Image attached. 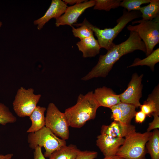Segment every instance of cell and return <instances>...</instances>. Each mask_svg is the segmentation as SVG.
I'll return each instance as SVG.
<instances>
[{
  "mask_svg": "<svg viewBox=\"0 0 159 159\" xmlns=\"http://www.w3.org/2000/svg\"><path fill=\"white\" fill-rule=\"evenodd\" d=\"M102 159H125L119 156L115 155L114 156L105 157Z\"/></svg>",
  "mask_w": 159,
  "mask_h": 159,
  "instance_id": "33",
  "label": "cell"
},
{
  "mask_svg": "<svg viewBox=\"0 0 159 159\" xmlns=\"http://www.w3.org/2000/svg\"><path fill=\"white\" fill-rule=\"evenodd\" d=\"M75 28L71 26L72 32L74 37L80 38V40L90 37L93 35V32L89 27L85 25H79Z\"/></svg>",
  "mask_w": 159,
  "mask_h": 159,
  "instance_id": "26",
  "label": "cell"
},
{
  "mask_svg": "<svg viewBox=\"0 0 159 159\" xmlns=\"http://www.w3.org/2000/svg\"><path fill=\"white\" fill-rule=\"evenodd\" d=\"M149 4L140 8L139 11L143 20H151L159 15V0H151Z\"/></svg>",
  "mask_w": 159,
  "mask_h": 159,
  "instance_id": "20",
  "label": "cell"
},
{
  "mask_svg": "<svg viewBox=\"0 0 159 159\" xmlns=\"http://www.w3.org/2000/svg\"><path fill=\"white\" fill-rule=\"evenodd\" d=\"M33 159H46L42 153V148L40 147L37 146L34 149Z\"/></svg>",
  "mask_w": 159,
  "mask_h": 159,
  "instance_id": "30",
  "label": "cell"
},
{
  "mask_svg": "<svg viewBox=\"0 0 159 159\" xmlns=\"http://www.w3.org/2000/svg\"><path fill=\"white\" fill-rule=\"evenodd\" d=\"M46 108L44 107L37 106L29 116L32 124L27 131L28 133L37 131L45 125V117L44 112Z\"/></svg>",
  "mask_w": 159,
  "mask_h": 159,
  "instance_id": "17",
  "label": "cell"
},
{
  "mask_svg": "<svg viewBox=\"0 0 159 159\" xmlns=\"http://www.w3.org/2000/svg\"><path fill=\"white\" fill-rule=\"evenodd\" d=\"M94 9L109 11L120 6L121 0H95Z\"/></svg>",
  "mask_w": 159,
  "mask_h": 159,
  "instance_id": "24",
  "label": "cell"
},
{
  "mask_svg": "<svg viewBox=\"0 0 159 159\" xmlns=\"http://www.w3.org/2000/svg\"><path fill=\"white\" fill-rule=\"evenodd\" d=\"M143 74L139 75L133 74L127 89L119 95L121 102L132 105L136 108L141 105L140 101L142 97L143 85L142 83Z\"/></svg>",
  "mask_w": 159,
  "mask_h": 159,
  "instance_id": "9",
  "label": "cell"
},
{
  "mask_svg": "<svg viewBox=\"0 0 159 159\" xmlns=\"http://www.w3.org/2000/svg\"><path fill=\"white\" fill-rule=\"evenodd\" d=\"M97 155V152L96 151L80 150L75 159H94Z\"/></svg>",
  "mask_w": 159,
  "mask_h": 159,
  "instance_id": "27",
  "label": "cell"
},
{
  "mask_svg": "<svg viewBox=\"0 0 159 159\" xmlns=\"http://www.w3.org/2000/svg\"><path fill=\"white\" fill-rule=\"evenodd\" d=\"M146 115L141 110L136 112L135 116V120L136 123H141L144 122Z\"/></svg>",
  "mask_w": 159,
  "mask_h": 159,
  "instance_id": "29",
  "label": "cell"
},
{
  "mask_svg": "<svg viewBox=\"0 0 159 159\" xmlns=\"http://www.w3.org/2000/svg\"><path fill=\"white\" fill-rule=\"evenodd\" d=\"M152 115L154 117L153 120L149 123L147 131L150 132L152 130L158 129L159 128V114L154 113Z\"/></svg>",
  "mask_w": 159,
  "mask_h": 159,
  "instance_id": "28",
  "label": "cell"
},
{
  "mask_svg": "<svg viewBox=\"0 0 159 159\" xmlns=\"http://www.w3.org/2000/svg\"><path fill=\"white\" fill-rule=\"evenodd\" d=\"M76 44L84 58L95 57L99 53L101 48L94 35L80 40Z\"/></svg>",
  "mask_w": 159,
  "mask_h": 159,
  "instance_id": "16",
  "label": "cell"
},
{
  "mask_svg": "<svg viewBox=\"0 0 159 159\" xmlns=\"http://www.w3.org/2000/svg\"><path fill=\"white\" fill-rule=\"evenodd\" d=\"M152 132L134 131L125 137L116 155L125 159H146L145 145Z\"/></svg>",
  "mask_w": 159,
  "mask_h": 159,
  "instance_id": "4",
  "label": "cell"
},
{
  "mask_svg": "<svg viewBox=\"0 0 159 159\" xmlns=\"http://www.w3.org/2000/svg\"><path fill=\"white\" fill-rule=\"evenodd\" d=\"M45 126L57 136L64 140L68 139L69 126L67 117L53 103H49L47 109Z\"/></svg>",
  "mask_w": 159,
  "mask_h": 159,
  "instance_id": "7",
  "label": "cell"
},
{
  "mask_svg": "<svg viewBox=\"0 0 159 159\" xmlns=\"http://www.w3.org/2000/svg\"><path fill=\"white\" fill-rule=\"evenodd\" d=\"M68 6L61 0H52L51 5L43 16L34 21L37 28L40 30L43 28L45 24L50 19H56L60 17L65 12Z\"/></svg>",
  "mask_w": 159,
  "mask_h": 159,
  "instance_id": "12",
  "label": "cell"
},
{
  "mask_svg": "<svg viewBox=\"0 0 159 159\" xmlns=\"http://www.w3.org/2000/svg\"><path fill=\"white\" fill-rule=\"evenodd\" d=\"M13 156L12 153H9L5 155L0 154V159H11Z\"/></svg>",
  "mask_w": 159,
  "mask_h": 159,
  "instance_id": "32",
  "label": "cell"
},
{
  "mask_svg": "<svg viewBox=\"0 0 159 159\" xmlns=\"http://www.w3.org/2000/svg\"><path fill=\"white\" fill-rule=\"evenodd\" d=\"M136 23L139 24L130 25L127 29L138 34L145 44L147 56L152 52L154 47L159 42V15L151 20L142 19L132 22V25Z\"/></svg>",
  "mask_w": 159,
  "mask_h": 159,
  "instance_id": "5",
  "label": "cell"
},
{
  "mask_svg": "<svg viewBox=\"0 0 159 159\" xmlns=\"http://www.w3.org/2000/svg\"><path fill=\"white\" fill-rule=\"evenodd\" d=\"M87 1L85 0H64L63 1L67 5V4L70 5H73L74 4H76L81 3Z\"/></svg>",
  "mask_w": 159,
  "mask_h": 159,
  "instance_id": "31",
  "label": "cell"
},
{
  "mask_svg": "<svg viewBox=\"0 0 159 159\" xmlns=\"http://www.w3.org/2000/svg\"><path fill=\"white\" fill-rule=\"evenodd\" d=\"M100 107L92 91L85 95L80 94L76 104L65 110L69 126L76 128L82 127L87 121L95 118Z\"/></svg>",
  "mask_w": 159,
  "mask_h": 159,
  "instance_id": "2",
  "label": "cell"
},
{
  "mask_svg": "<svg viewBox=\"0 0 159 159\" xmlns=\"http://www.w3.org/2000/svg\"><path fill=\"white\" fill-rule=\"evenodd\" d=\"M146 116L151 117L154 113L159 114V85L153 89L146 100L140 107Z\"/></svg>",
  "mask_w": 159,
  "mask_h": 159,
  "instance_id": "15",
  "label": "cell"
},
{
  "mask_svg": "<svg viewBox=\"0 0 159 159\" xmlns=\"http://www.w3.org/2000/svg\"><path fill=\"white\" fill-rule=\"evenodd\" d=\"M136 50L146 52L145 44L138 34L131 31L125 41L118 44H115L105 54L100 55L97 64L82 80L87 81L94 78L106 77L114 64L122 57Z\"/></svg>",
  "mask_w": 159,
  "mask_h": 159,
  "instance_id": "1",
  "label": "cell"
},
{
  "mask_svg": "<svg viewBox=\"0 0 159 159\" xmlns=\"http://www.w3.org/2000/svg\"><path fill=\"white\" fill-rule=\"evenodd\" d=\"M159 62V48L153 50L149 55L143 59L136 58L132 63L127 67H130L138 66H147L153 71L155 65Z\"/></svg>",
  "mask_w": 159,
  "mask_h": 159,
  "instance_id": "21",
  "label": "cell"
},
{
  "mask_svg": "<svg viewBox=\"0 0 159 159\" xmlns=\"http://www.w3.org/2000/svg\"><path fill=\"white\" fill-rule=\"evenodd\" d=\"M80 150L75 145L70 144L61 147L53 152L49 159H75Z\"/></svg>",
  "mask_w": 159,
  "mask_h": 159,
  "instance_id": "18",
  "label": "cell"
},
{
  "mask_svg": "<svg viewBox=\"0 0 159 159\" xmlns=\"http://www.w3.org/2000/svg\"><path fill=\"white\" fill-rule=\"evenodd\" d=\"M95 4V0H87L72 6H68L64 14L56 19V26L68 25L72 26V25L77 23L79 17L86 9L94 6Z\"/></svg>",
  "mask_w": 159,
  "mask_h": 159,
  "instance_id": "10",
  "label": "cell"
},
{
  "mask_svg": "<svg viewBox=\"0 0 159 159\" xmlns=\"http://www.w3.org/2000/svg\"><path fill=\"white\" fill-rule=\"evenodd\" d=\"M151 0H124L121 2L120 6L123 7L128 12L139 11L141 6L149 3Z\"/></svg>",
  "mask_w": 159,
  "mask_h": 159,
  "instance_id": "25",
  "label": "cell"
},
{
  "mask_svg": "<svg viewBox=\"0 0 159 159\" xmlns=\"http://www.w3.org/2000/svg\"><path fill=\"white\" fill-rule=\"evenodd\" d=\"M93 94L100 107L110 108L121 102L119 95L105 86L95 89Z\"/></svg>",
  "mask_w": 159,
  "mask_h": 159,
  "instance_id": "13",
  "label": "cell"
},
{
  "mask_svg": "<svg viewBox=\"0 0 159 159\" xmlns=\"http://www.w3.org/2000/svg\"><path fill=\"white\" fill-rule=\"evenodd\" d=\"M41 96L40 94H35L33 88L26 89L20 87L13 102L14 112L20 117H29L37 107Z\"/></svg>",
  "mask_w": 159,
  "mask_h": 159,
  "instance_id": "8",
  "label": "cell"
},
{
  "mask_svg": "<svg viewBox=\"0 0 159 159\" xmlns=\"http://www.w3.org/2000/svg\"><path fill=\"white\" fill-rule=\"evenodd\" d=\"M136 131L135 126L113 121L109 125H103L101 134H105L114 137L124 138Z\"/></svg>",
  "mask_w": 159,
  "mask_h": 159,
  "instance_id": "14",
  "label": "cell"
},
{
  "mask_svg": "<svg viewBox=\"0 0 159 159\" xmlns=\"http://www.w3.org/2000/svg\"><path fill=\"white\" fill-rule=\"evenodd\" d=\"M17 119L4 104L0 102V125H5L16 122Z\"/></svg>",
  "mask_w": 159,
  "mask_h": 159,
  "instance_id": "23",
  "label": "cell"
},
{
  "mask_svg": "<svg viewBox=\"0 0 159 159\" xmlns=\"http://www.w3.org/2000/svg\"><path fill=\"white\" fill-rule=\"evenodd\" d=\"M117 105L121 110V120L120 122L126 124H130L136 112V107L132 105L121 102Z\"/></svg>",
  "mask_w": 159,
  "mask_h": 159,
  "instance_id": "22",
  "label": "cell"
},
{
  "mask_svg": "<svg viewBox=\"0 0 159 159\" xmlns=\"http://www.w3.org/2000/svg\"><path fill=\"white\" fill-rule=\"evenodd\" d=\"M27 142L32 149L34 150L37 146L44 147V155L48 158L54 151L66 145L65 140L59 138L45 126L37 131L29 133Z\"/></svg>",
  "mask_w": 159,
  "mask_h": 159,
  "instance_id": "6",
  "label": "cell"
},
{
  "mask_svg": "<svg viewBox=\"0 0 159 159\" xmlns=\"http://www.w3.org/2000/svg\"><path fill=\"white\" fill-rule=\"evenodd\" d=\"M147 153L151 159H159V131L153 130L145 145Z\"/></svg>",
  "mask_w": 159,
  "mask_h": 159,
  "instance_id": "19",
  "label": "cell"
},
{
  "mask_svg": "<svg viewBox=\"0 0 159 159\" xmlns=\"http://www.w3.org/2000/svg\"><path fill=\"white\" fill-rule=\"evenodd\" d=\"M124 138L114 137L101 134L97 137L96 144L105 157L115 155L124 143Z\"/></svg>",
  "mask_w": 159,
  "mask_h": 159,
  "instance_id": "11",
  "label": "cell"
},
{
  "mask_svg": "<svg viewBox=\"0 0 159 159\" xmlns=\"http://www.w3.org/2000/svg\"><path fill=\"white\" fill-rule=\"evenodd\" d=\"M140 11L128 12L125 9L122 15L117 20V24L112 28L100 29L91 24L85 18L82 22L74 24L76 26L85 25L90 28L97 37L100 48H104L108 50L115 44L113 41L119 34L128 23L132 20L141 17Z\"/></svg>",
  "mask_w": 159,
  "mask_h": 159,
  "instance_id": "3",
  "label": "cell"
},
{
  "mask_svg": "<svg viewBox=\"0 0 159 159\" xmlns=\"http://www.w3.org/2000/svg\"><path fill=\"white\" fill-rule=\"evenodd\" d=\"M2 25V23L0 21V27H1V25Z\"/></svg>",
  "mask_w": 159,
  "mask_h": 159,
  "instance_id": "34",
  "label": "cell"
}]
</instances>
